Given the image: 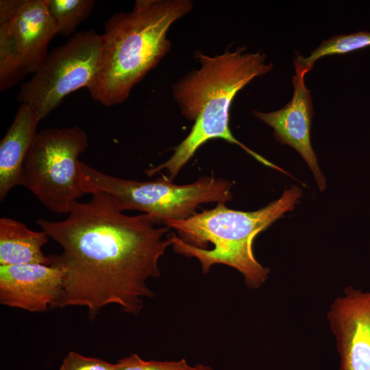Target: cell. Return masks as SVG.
I'll use <instances>...</instances> for the list:
<instances>
[{
    "instance_id": "obj_1",
    "label": "cell",
    "mask_w": 370,
    "mask_h": 370,
    "mask_svg": "<svg viewBox=\"0 0 370 370\" xmlns=\"http://www.w3.org/2000/svg\"><path fill=\"white\" fill-rule=\"evenodd\" d=\"M91 195L87 202H75L63 221H36L62 249L49 255L51 265L64 273L57 308L86 307L90 319L110 304L138 314L143 299L154 296L147 281L160 274L159 260L171 245L169 227H156L145 213L125 214L107 193Z\"/></svg>"
},
{
    "instance_id": "obj_2",
    "label": "cell",
    "mask_w": 370,
    "mask_h": 370,
    "mask_svg": "<svg viewBox=\"0 0 370 370\" xmlns=\"http://www.w3.org/2000/svg\"><path fill=\"white\" fill-rule=\"evenodd\" d=\"M245 49L226 51L214 56L195 53L200 68L193 70L173 86V96L181 114L194 124L167 161L146 171L149 177L165 169L172 182L197 150L214 138L236 144L262 164L285 173L241 143L230 129V110L237 92L255 77L273 69L272 63H266L264 53L244 52Z\"/></svg>"
},
{
    "instance_id": "obj_3",
    "label": "cell",
    "mask_w": 370,
    "mask_h": 370,
    "mask_svg": "<svg viewBox=\"0 0 370 370\" xmlns=\"http://www.w3.org/2000/svg\"><path fill=\"white\" fill-rule=\"evenodd\" d=\"M190 0H136L105 23L97 74L87 87L106 107L124 102L132 88L169 53L171 26L190 13Z\"/></svg>"
},
{
    "instance_id": "obj_4",
    "label": "cell",
    "mask_w": 370,
    "mask_h": 370,
    "mask_svg": "<svg viewBox=\"0 0 370 370\" xmlns=\"http://www.w3.org/2000/svg\"><path fill=\"white\" fill-rule=\"evenodd\" d=\"M301 194L299 187L292 186L279 199L254 212L232 210L218 203L186 219L167 221L164 225L175 230L178 236L171 232L166 237L176 253L197 258L204 273L214 264H225L239 271L249 288L257 289L268 279L269 269L256 259L253 241L292 210Z\"/></svg>"
},
{
    "instance_id": "obj_5",
    "label": "cell",
    "mask_w": 370,
    "mask_h": 370,
    "mask_svg": "<svg viewBox=\"0 0 370 370\" xmlns=\"http://www.w3.org/2000/svg\"><path fill=\"white\" fill-rule=\"evenodd\" d=\"M79 169L87 194L105 192L116 198L123 211L137 210L148 214L156 224L186 219L201 204L225 203L233 198L232 184L214 175L179 185L167 177L137 181L108 175L79 161Z\"/></svg>"
},
{
    "instance_id": "obj_6",
    "label": "cell",
    "mask_w": 370,
    "mask_h": 370,
    "mask_svg": "<svg viewBox=\"0 0 370 370\" xmlns=\"http://www.w3.org/2000/svg\"><path fill=\"white\" fill-rule=\"evenodd\" d=\"M87 146L88 136L77 126L38 132L23 163L21 185L52 212L69 213L86 194L78 158Z\"/></svg>"
},
{
    "instance_id": "obj_7",
    "label": "cell",
    "mask_w": 370,
    "mask_h": 370,
    "mask_svg": "<svg viewBox=\"0 0 370 370\" xmlns=\"http://www.w3.org/2000/svg\"><path fill=\"white\" fill-rule=\"evenodd\" d=\"M101 42V35L84 31L55 48L30 79L21 86L19 103L31 108L40 121L66 96L87 88L98 71Z\"/></svg>"
},
{
    "instance_id": "obj_8",
    "label": "cell",
    "mask_w": 370,
    "mask_h": 370,
    "mask_svg": "<svg viewBox=\"0 0 370 370\" xmlns=\"http://www.w3.org/2000/svg\"><path fill=\"white\" fill-rule=\"evenodd\" d=\"M58 34L45 0L0 1V90L34 74Z\"/></svg>"
},
{
    "instance_id": "obj_9",
    "label": "cell",
    "mask_w": 370,
    "mask_h": 370,
    "mask_svg": "<svg viewBox=\"0 0 370 370\" xmlns=\"http://www.w3.org/2000/svg\"><path fill=\"white\" fill-rule=\"evenodd\" d=\"M340 370H370V291L347 286L326 314Z\"/></svg>"
},
{
    "instance_id": "obj_10",
    "label": "cell",
    "mask_w": 370,
    "mask_h": 370,
    "mask_svg": "<svg viewBox=\"0 0 370 370\" xmlns=\"http://www.w3.org/2000/svg\"><path fill=\"white\" fill-rule=\"evenodd\" d=\"M295 74L291 101L282 108L271 112L254 110L255 116L274 130L275 139L282 145L294 148L312 171L321 191L325 188V179L318 165L312 147L310 132L313 116L311 92L305 85L304 77L309 71L294 58Z\"/></svg>"
},
{
    "instance_id": "obj_11",
    "label": "cell",
    "mask_w": 370,
    "mask_h": 370,
    "mask_svg": "<svg viewBox=\"0 0 370 370\" xmlns=\"http://www.w3.org/2000/svg\"><path fill=\"white\" fill-rule=\"evenodd\" d=\"M64 288L59 268L41 264L0 265V303L32 312L58 306Z\"/></svg>"
},
{
    "instance_id": "obj_12",
    "label": "cell",
    "mask_w": 370,
    "mask_h": 370,
    "mask_svg": "<svg viewBox=\"0 0 370 370\" xmlns=\"http://www.w3.org/2000/svg\"><path fill=\"white\" fill-rule=\"evenodd\" d=\"M40 121L34 111L20 104L14 119L0 143V200L21 185L22 169Z\"/></svg>"
},
{
    "instance_id": "obj_13",
    "label": "cell",
    "mask_w": 370,
    "mask_h": 370,
    "mask_svg": "<svg viewBox=\"0 0 370 370\" xmlns=\"http://www.w3.org/2000/svg\"><path fill=\"white\" fill-rule=\"evenodd\" d=\"M49 236L34 231L8 217L0 219V265L41 264L51 265L49 256L42 251Z\"/></svg>"
},
{
    "instance_id": "obj_14",
    "label": "cell",
    "mask_w": 370,
    "mask_h": 370,
    "mask_svg": "<svg viewBox=\"0 0 370 370\" xmlns=\"http://www.w3.org/2000/svg\"><path fill=\"white\" fill-rule=\"evenodd\" d=\"M48 11L58 27V34L73 35L77 25L92 13L93 0H45Z\"/></svg>"
},
{
    "instance_id": "obj_15",
    "label": "cell",
    "mask_w": 370,
    "mask_h": 370,
    "mask_svg": "<svg viewBox=\"0 0 370 370\" xmlns=\"http://www.w3.org/2000/svg\"><path fill=\"white\" fill-rule=\"evenodd\" d=\"M370 47V32H358L350 34L336 35L322 41L308 57L297 55L295 58L304 67L310 71L314 62L325 56L343 54Z\"/></svg>"
},
{
    "instance_id": "obj_16",
    "label": "cell",
    "mask_w": 370,
    "mask_h": 370,
    "mask_svg": "<svg viewBox=\"0 0 370 370\" xmlns=\"http://www.w3.org/2000/svg\"><path fill=\"white\" fill-rule=\"evenodd\" d=\"M117 370H190L184 358L177 361L144 360L136 354L125 356L116 363Z\"/></svg>"
},
{
    "instance_id": "obj_17",
    "label": "cell",
    "mask_w": 370,
    "mask_h": 370,
    "mask_svg": "<svg viewBox=\"0 0 370 370\" xmlns=\"http://www.w3.org/2000/svg\"><path fill=\"white\" fill-rule=\"evenodd\" d=\"M58 370H117V368L116 363L70 351L64 358Z\"/></svg>"
},
{
    "instance_id": "obj_18",
    "label": "cell",
    "mask_w": 370,
    "mask_h": 370,
    "mask_svg": "<svg viewBox=\"0 0 370 370\" xmlns=\"http://www.w3.org/2000/svg\"><path fill=\"white\" fill-rule=\"evenodd\" d=\"M190 370H213L212 367L203 364H197V365L192 367Z\"/></svg>"
}]
</instances>
